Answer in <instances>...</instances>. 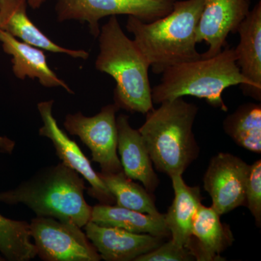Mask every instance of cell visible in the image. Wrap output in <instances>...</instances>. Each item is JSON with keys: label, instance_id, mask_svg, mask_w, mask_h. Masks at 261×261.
I'll use <instances>...</instances> for the list:
<instances>
[{"label": "cell", "instance_id": "1", "mask_svg": "<svg viewBox=\"0 0 261 261\" xmlns=\"http://www.w3.org/2000/svg\"><path fill=\"white\" fill-rule=\"evenodd\" d=\"M204 2L176 0L168 15L149 23L128 16L127 31L133 34L154 73L161 74L173 65L202 58L196 49V30Z\"/></svg>", "mask_w": 261, "mask_h": 261}, {"label": "cell", "instance_id": "2", "mask_svg": "<svg viewBox=\"0 0 261 261\" xmlns=\"http://www.w3.org/2000/svg\"><path fill=\"white\" fill-rule=\"evenodd\" d=\"M84 178L63 163L43 168L13 190L0 192V202L23 204L38 217L53 218L84 228L92 206L84 197Z\"/></svg>", "mask_w": 261, "mask_h": 261}, {"label": "cell", "instance_id": "3", "mask_svg": "<svg viewBox=\"0 0 261 261\" xmlns=\"http://www.w3.org/2000/svg\"><path fill=\"white\" fill-rule=\"evenodd\" d=\"M161 74V83L152 89L153 104L192 96L227 111L222 94L228 87L240 85L246 95L252 94L251 84L240 72L233 48H226L211 58L173 65Z\"/></svg>", "mask_w": 261, "mask_h": 261}, {"label": "cell", "instance_id": "4", "mask_svg": "<svg viewBox=\"0 0 261 261\" xmlns=\"http://www.w3.org/2000/svg\"><path fill=\"white\" fill-rule=\"evenodd\" d=\"M95 68L116 83L115 104L132 113L146 114L153 108L149 79L150 65L137 44L127 37L116 15L100 29Z\"/></svg>", "mask_w": 261, "mask_h": 261}, {"label": "cell", "instance_id": "5", "mask_svg": "<svg viewBox=\"0 0 261 261\" xmlns=\"http://www.w3.org/2000/svg\"><path fill=\"white\" fill-rule=\"evenodd\" d=\"M160 105L138 130L156 169L169 177L182 175L200 152L192 130L198 108L182 97Z\"/></svg>", "mask_w": 261, "mask_h": 261}, {"label": "cell", "instance_id": "6", "mask_svg": "<svg viewBox=\"0 0 261 261\" xmlns=\"http://www.w3.org/2000/svg\"><path fill=\"white\" fill-rule=\"evenodd\" d=\"M176 0H57L58 22L78 20L88 24L90 34L97 38L99 21L107 16L127 15L145 23L168 15Z\"/></svg>", "mask_w": 261, "mask_h": 261}, {"label": "cell", "instance_id": "7", "mask_svg": "<svg viewBox=\"0 0 261 261\" xmlns=\"http://www.w3.org/2000/svg\"><path fill=\"white\" fill-rule=\"evenodd\" d=\"M37 256L44 261H99L101 256L77 225L53 218L37 217L29 223Z\"/></svg>", "mask_w": 261, "mask_h": 261}, {"label": "cell", "instance_id": "8", "mask_svg": "<svg viewBox=\"0 0 261 261\" xmlns=\"http://www.w3.org/2000/svg\"><path fill=\"white\" fill-rule=\"evenodd\" d=\"M120 108L116 104L102 108L95 116L87 117L81 112L67 115L65 129L80 140L90 149L92 161L99 163L101 172L117 173L123 171L117 154L118 130L116 113Z\"/></svg>", "mask_w": 261, "mask_h": 261}, {"label": "cell", "instance_id": "9", "mask_svg": "<svg viewBox=\"0 0 261 261\" xmlns=\"http://www.w3.org/2000/svg\"><path fill=\"white\" fill-rule=\"evenodd\" d=\"M250 165L232 154L221 152L211 159L204 176V189L211 207L221 216L245 204Z\"/></svg>", "mask_w": 261, "mask_h": 261}, {"label": "cell", "instance_id": "10", "mask_svg": "<svg viewBox=\"0 0 261 261\" xmlns=\"http://www.w3.org/2000/svg\"><path fill=\"white\" fill-rule=\"evenodd\" d=\"M54 102V100L51 99L37 105L38 111L43 122V126L39 130V135L50 140L56 149L57 156L63 164L74 170L89 182L90 187L87 190L89 195L97 199L101 204L113 205L116 203L114 197L105 185L98 173L92 167L89 160L75 141L72 140L58 126L53 115Z\"/></svg>", "mask_w": 261, "mask_h": 261}, {"label": "cell", "instance_id": "11", "mask_svg": "<svg viewBox=\"0 0 261 261\" xmlns=\"http://www.w3.org/2000/svg\"><path fill=\"white\" fill-rule=\"evenodd\" d=\"M250 7V0H205L196 30L197 44L204 42L208 45L202 58L221 53L228 35L238 32Z\"/></svg>", "mask_w": 261, "mask_h": 261}, {"label": "cell", "instance_id": "12", "mask_svg": "<svg viewBox=\"0 0 261 261\" xmlns=\"http://www.w3.org/2000/svg\"><path fill=\"white\" fill-rule=\"evenodd\" d=\"M87 238L106 261L135 260L164 243L165 238L122 228L100 226L89 221L84 226Z\"/></svg>", "mask_w": 261, "mask_h": 261}, {"label": "cell", "instance_id": "13", "mask_svg": "<svg viewBox=\"0 0 261 261\" xmlns=\"http://www.w3.org/2000/svg\"><path fill=\"white\" fill-rule=\"evenodd\" d=\"M116 126L117 149L121 156L123 172L132 180L140 181L147 191L153 193L160 180L142 135L139 130L130 126L126 115L121 114L116 118Z\"/></svg>", "mask_w": 261, "mask_h": 261}, {"label": "cell", "instance_id": "14", "mask_svg": "<svg viewBox=\"0 0 261 261\" xmlns=\"http://www.w3.org/2000/svg\"><path fill=\"white\" fill-rule=\"evenodd\" d=\"M27 6V0H0V29L22 42L44 50L84 61L88 59V51L68 49L51 41L29 18Z\"/></svg>", "mask_w": 261, "mask_h": 261}, {"label": "cell", "instance_id": "15", "mask_svg": "<svg viewBox=\"0 0 261 261\" xmlns=\"http://www.w3.org/2000/svg\"><path fill=\"white\" fill-rule=\"evenodd\" d=\"M220 215L213 208L199 207L194 218L192 237L186 248L199 261L223 260L221 253L233 243L229 226L223 224Z\"/></svg>", "mask_w": 261, "mask_h": 261}, {"label": "cell", "instance_id": "16", "mask_svg": "<svg viewBox=\"0 0 261 261\" xmlns=\"http://www.w3.org/2000/svg\"><path fill=\"white\" fill-rule=\"evenodd\" d=\"M0 42L3 51L12 56V70L17 79L39 80L47 88L62 87L69 94L74 92L64 81L58 78L47 64V58L40 48L18 40L0 29Z\"/></svg>", "mask_w": 261, "mask_h": 261}, {"label": "cell", "instance_id": "17", "mask_svg": "<svg viewBox=\"0 0 261 261\" xmlns=\"http://www.w3.org/2000/svg\"><path fill=\"white\" fill-rule=\"evenodd\" d=\"M240 42L233 48L242 74L251 84V97L261 98V2L250 10L238 29Z\"/></svg>", "mask_w": 261, "mask_h": 261}, {"label": "cell", "instance_id": "18", "mask_svg": "<svg viewBox=\"0 0 261 261\" xmlns=\"http://www.w3.org/2000/svg\"><path fill=\"white\" fill-rule=\"evenodd\" d=\"M170 178L175 196L167 214H164L165 222L173 243L186 247L192 237L194 218L202 201L200 190L198 187L188 186L181 174Z\"/></svg>", "mask_w": 261, "mask_h": 261}, {"label": "cell", "instance_id": "19", "mask_svg": "<svg viewBox=\"0 0 261 261\" xmlns=\"http://www.w3.org/2000/svg\"><path fill=\"white\" fill-rule=\"evenodd\" d=\"M90 221L100 226L120 228L130 232L148 233L165 239L171 237L164 214L154 216L118 205L100 203L92 207Z\"/></svg>", "mask_w": 261, "mask_h": 261}, {"label": "cell", "instance_id": "20", "mask_svg": "<svg viewBox=\"0 0 261 261\" xmlns=\"http://www.w3.org/2000/svg\"><path fill=\"white\" fill-rule=\"evenodd\" d=\"M223 128L237 145L251 152L260 153V104L242 105L225 118Z\"/></svg>", "mask_w": 261, "mask_h": 261}, {"label": "cell", "instance_id": "21", "mask_svg": "<svg viewBox=\"0 0 261 261\" xmlns=\"http://www.w3.org/2000/svg\"><path fill=\"white\" fill-rule=\"evenodd\" d=\"M116 200V205L130 210L159 216L152 193L132 181L123 171L117 173H98Z\"/></svg>", "mask_w": 261, "mask_h": 261}, {"label": "cell", "instance_id": "22", "mask_svg": "<svg viewBox=\"0 0 261 261\" xmlns=\"http://www.w3.org/2000/svg\"><path fill=\"white\" fill-rule=\"evenodd\" d=\"M31 239L29 223L10 219L0 214V253L5 260L29 261L37 256Z\"/></svg>", "mask_w": 261, "mask_h": 261}, {"label": "cell", "instance_id": "23", "mask_svg": "<svg viewBox=\"0 0 261 261\" xmlns=\"http://www.w3.org/2000/svg\"><path fill=\"white\" fill-rule=\"evenodd\" d=\"M245 203L257 226L261 224V161L250 166L245 188Z\"/></svg>", "mask_w": 261, "mask_h": 261}, {"label": "cell", "instance_id": "24", "mask_svg": "<svg viewBox=\"0 0 261 261\" xmlns=\"http://www.w3.org/2000/svg\"><path fill=\"white\" fill-rule=\"evenodd\" d=\"M194 257L186 247L176 245L172 240L163 243L147 253L143 254L135 259V261H188Z\"/></svg>", "mask_w": 261, "mask_h": 261}, {"label": "cell", "instance_id": "25", "mask_svg": "<svg viewBox=\"0 0 261 261\" xmlns=\"http://www.w3.org/2000/svg\"><path fill=\"white\" fill-rule=\"evenodd\" d=\"M15 146V141L10 140L8 137L0 136V152L3 153L12 154Z\"/></svg>", "mask_w": 261, "mask_h": 261}, {"label": "cell", "instance_id": "26", "mask_svg": "<svg viewBox=\"0 0 261 261\" xmlns=\"http://www.w3.org/2000/svg\"><path fill=\"white\" fill-rule=\"evenodd\" d=\"M48 0H27L29 6L32 9L37 10L40 8Z\"/></svg>", "mask_w": 261, "mask_h": 261}, {"label": "cell", "instance_id": "27", "mask_svg": "<svg viewBox=\"0 0 261 261\" xmlns=\"http://www.w3.org/2000/svg\"><path fill=\"white\" fill-rule=\"evenodd\" d=\"M5 260H5V257H3V255H0V261H5Z\"/></svg>", "mask_w": 261, "mask_h": 261}]
</instances>
